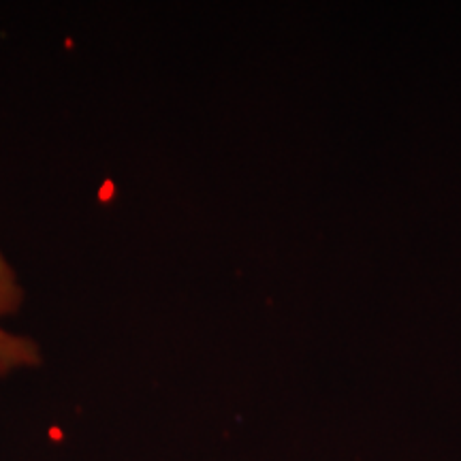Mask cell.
<instances>
[{"label":"cell","mask_w":461,"mask_h":461,"mask_svg":"<svg viewBox=\"0 0 461 461\" xmlns=\"http://www.w3.org/2000/svg\"><path fill=\"white\" fill-rule=\"evenodd\" d=\"M24 303V285L11 258L0 250V380L41 361V348L31 336L11 325Z\"/></svg>","instance_id":"6da1fadb"}]
</instances>
